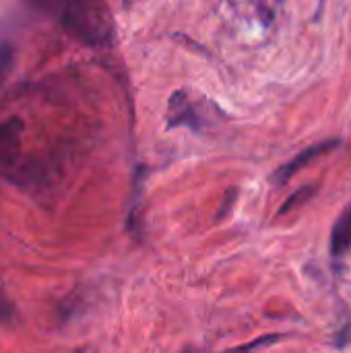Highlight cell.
Returning <instances> with one entry per match:
<instances>
[{"label": "cell", "mask_w": 351, "mask_h": 353, "mask_svg": "<svg viewBox=\"0 0 351 353\" xmlns=\"http://www.w3.org/2000/svg\"><path fill=\"white\" fill-rule=\"evenodd\" d=\"M58 19L74 37L89 46H106L112 39V19L106 0H33Z\"/></svg>", "instance_id": "obj_1"}, {"label": "cell", "mask_w": 351, "mask_h": 353, "mask_svg": "<svg viewBox=\"0 0 351 353\" xmlns=\"http://www.w3.org/2000/svg\"><path fill=\"white\" fill-rule=\"evenodd\" d=\"M217 105L205 97L192 99L188 91H176L168 103V128L186 126L190 130H201L215 118Z\"/></svg>", "instance_id": "obj_2"}, {"label": "cell", "mask_w": 351, "mask_h": 353, "mask_svg": "<svg viewBox=\"0 0 351 353\" xmlns=\"http://www.w3.org/2000/svg\"><path fill=\"white\" fill-rule=\"evenodd\" d=\"M337 147H339V139H327V141H321V143H317V145H310L308 149L300 151L294 159H290L288 163H283L281 168H277V170L273 172V176H271V182H273L275 186L288 184L300 170H304V168L310 165L314 159L327 155L329 151H333V149H337Z\"/></svg>", "instance_id": "obj_3"}, {"label": "cell", "mask_w": 351, "mask_h": 353, "mask_svg": "<svg viewBox=\"0 0 351 353\" xmlns=\"http://www.w3.org/2000/svg\"><path fill=\"white\" fill-rule=\"evenodd\" d=\"M351 250V207L341 213L331 230V254L333 259H341Z\"/></svg>", "instance_id": "obj_4"}, {"label": "cell", "mask_w": 351, "mask_h": 353, "mask_svg": "<svg viewBox=\"0 0 351 353\" xmlns=\"http://www.w3.org/2000/svg\"><path fill=\"white\" fill-rule=\"evenodd\" d=\"M21 132H23V122L17 118L0 124V161H8L17 153Z\"/></svg>", "instance_id": "obj_5"}, {"label": "cell", "mask_w": 351, "mask_h": 353, "mask_svg": "<svg viewBox=\"0 0 351 353\" xmlns=\"http://www.w3.org/2000/svg\"><path fill=\"white\" fill-rule=\"evenodd\" d=\"M317 186H312V184H308V186H302V188H298L283 205H281V209H279V213L277 215H285V213H290V211H294L296 207H302L304 203H308L314 194H317Z\"/></svg>", "instance_id": "obj_6"}, {"label": "cell", "mask_w": 351, "mask_h": 353, "mask_svg": "<svg viewBox=\"0 0 351 353\" xmlns=\"http://www.w3.org/2000/svg\"><path fill=\"white\" fill-rule=\"evenodd\" d=\"M281 339H283V335H263V337H259V339H254V341H250L246 345H240V347H234V350H228V352L223 353H254L259 352V350H263V347L275 345Z\"/></svg>", "instance_id": "obj_7"}, {"label": "cell", "mask_w": 351, "mask_h": 353, "mask_svg": "<svg viewBox=\"0 0 351 353\" xmlns=\"http://www.w3.org/2000/svg\"><path fill=\"white\" fill-rule=\"evenodd\" d=\"M12 62V48L8 43H0V83L4 81Z\"/></svg>", "instance_id": "obj_8"}, {"label": "cell", "mask_w": 351, "mask_h": 353, "mask_svg": "<svg viewBox=\"0 0 351 353\" xmlns=\"http://www.w3.org/2000/svg\"><path fill=\"white\" fill-rule=\"evenodd\" d=\"M236 199H238V188H230V190H228V194H225V199H223V203H221L219 213L215 215V219H217V221H221L223 217H228V215H230V211H232V207H234Z\"/></svg>", "instance_id": "obj_9"}, {"label": "cell", "mask_w": 351, "mask_h": 353, "mask_svg": "<svg viewBox=\"0 0 351 353\" xmlns=\"http://www.w3.org/2000/svg\"><path fill=\"white\" fill-rule=\"evenodd\" d=\"M12 319H14L12 306H10V302L6 300V296L0 292V325H4V323H10Z\"/></svg>", "instance_id": "obj_10"}, {"label": "cell", "mask_w": 351, "mask_h": 353, "mask_svg": "<svg viewBox=\"0 0 351 353\" xmlns=\"http://www.w3.org/2000/svg\"><path fill=\"white\" fill-rule=\"evenodd\" d=\"M350 341H351V325L348 323V325H345V327L335 335V347H337V350H343Z\"/></svg>", "instance_id": "obj_11"}, {"label": "cell", "mask_w": 351, "mask_h": 353, "mask_svg": "<svg viewBox=\"0 0 351 353\" xmlns=\"http://www.w3.org/2000/svg\"><path fill=\"white\" fill-rule=\"evenodd\" d=\"M124 2H128V0H124Z\"/></svg>", "instance_id": "obj_12"}, {"label": "cell", "mask_w": 351, "mask_h": 353, "mask_svg": "<svg viewBox=\"0 0 351 353\" xmlns=\"http://www.w3.org/2000/svg\"><path fill=\"white\" fill-rule=\"evenodd\" d=\"M323 2H325V0H323Z\"/></svg>", "instance_id": "obj_13"}]
</instances>
